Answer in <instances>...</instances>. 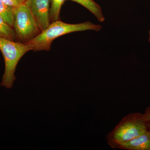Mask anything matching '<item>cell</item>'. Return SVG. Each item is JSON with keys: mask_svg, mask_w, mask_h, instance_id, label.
<instances>
[{"mask_svg": "<svg viewBox=\"0 0 150 150\" xmlns=\"http://www.w3.org/2000/svg\"><path fill=\"white\" fill-rule=\"evenodd\" d=\"M150 129V121L144 113H129L107 134L108 144L112 149H118L121 144L139 137Z\"/></svg>", "mask_w": 150, "mask_h": 150, "instance_id": "obj_1", "label": "cell"}, {"mask_svg": "<svg viewBox=\"0 0 150 150\" xmlns=\"http://www.w3.org/2000/svg\"><path fill=\"white\" fill-rule=\"evenodd\" d=\"M101 25L86 21L77 24H70L60 20L51 22L48 27L27 43L32 48V51H49L51 44L55 39L62 35L71 33L88 30L99 31Z\"/></svg>", "mask_w": 150, "mask_h": 150, "instance_id": "obj_2", "label": "cell"}, {"mask_svg": "<svg viewBox=\"0 0 150 150\" xmlns=\"http://www.w3.org/2000/svg\"><path fill=\"white\" fill-rule=\"evenodd\" d=\"M0 51L5 63L4 72L1 86L6 88L11 89L16 79L15 74L18 64L25 54L32 51V48L27 43L0 37Z\"/></svg>", "mask_w": 150, "mask_h": 150, "instance_id": "obj_3", "label": "cell"}, {"mask_svg": "<svg viewBox=\"0 0 150 150\" xmlns=\"http://www.w3.org/2000/svg\"><path fill=\"white\" fill-rule=\"evenodd\" d=\"M13 28L19 42L27 43L41 32L25 4L15 9Z\"/></svg>", "mask_w": 150, "mask_h": 150, "instance_id": "obj_4", "label": "cell"}, {"mask_svg": "<svg viewBox=\"0 0 150 150\" xmlns=\"http://www.w3.org/2000/svg\"><path fill=\"white\" fill-rule=\"evenodd\" d=\"M25 4L30 11L41 31L46 29L51 23L50 0H27Z\"/></svg>", "mask_w": 150, "mask_h": 150, "instance_id": "obj_5", "label": "cell"}, {"mask_svg": "<svg viewBox=\"0 0 150 150\" xmlns=\"http://www.w3.org/2000/svg\"><path fill=\"white\" fill-rule=\"evenodd\" d=\"M118 149L126 150H150V129L139 137L121 144Z\"/></svg>", "mask_w": 150, "mask_h": 150, "instance_id": "obj_6", "label": "cell"}, {"mask_svg": "<svg viewBox=\"0 0 150 150\" xmlns=\"http://www.w3.org/2000/svg\"><path fill=\"white\" fill-rule=\"evenodd\" d=\"M79 4L88 10L100 22L104 21L105 17L101 8L93 0H70Z\"/></svg>", "mask_w": 150, "mask_h": 150, "instance_id": "obj_7", "label": "cell"}, {"mask_svg": "<svg viewBox=\"0 0 150 150\" xmlns=\"http://www.w3.org/2000/svg\"><path fill=\"white\" fill-rule=\"evenodd\" d=\"M0 37L13 41H16V35L13 28L7 23L1 16H0Z\"/></svg>", "mask_w": 150, "mask_h": 150, "instance_id": "obj_8", "label": "cell"}, {"mask_svg": "<svg viewBox=\"0 0 150 150\" xmlns=\"http://www.w3.org/2000/svg\"><path fill=\"white\" fill-rule=\"evenodd\" d=\"M14 10L15 9L6 4L2 0H0V16L13 28Z\"/></svg>", "mask_w": 150, "mask_h": 150, "instance_id": "obj_9", "label": "cell"}, {"mask_svg": "<svg viewBox=\"0 0 150 150\" xmlns=\"http://www.w3.org/2000/svg\"><path fill=\"white\" fill-rule=\"evenodd\" d=\"M66 0H50L49 16L51 22L60 20L61 8Z\"/></svg>", "mask_w": 150, "mask_h": 150, "instance_id": "obj_10", "label": "cell"}, {"mask_svg": "<svg viewBox=\"0 0 150 150\" xmlns=\"http://www.w3.org/2000/svg\"><path fill=\"white\" fill-rule=\"evenodd\" d=\"M5 4L14 9L24 4L27 0H2Z\"/></svg>", "mask_w": 150, "mask_h": 150, "instance_id": "obj_11", "label": "cell"}, {"mask_svg": "<svg viewBox=\"0 0 150 150\" xmlns=\"http://www.w3.org/2000/svg\"><path fill=\"white\" fill-rule=\"evenodd\" d=\"M145 115L150 121V106L146 109L144 112Z\"/></svg>", "mask_w": 150, "mask_h": 150, "instance_id": "obj_12", "label": "cell"}, {"mask_svg": "<svg viewBox=\"0 0 150 150\" xmlns=\"http://www.w3.org/2000/svg\"><path fill=\"white\" fill-rule=\"evenodd\" d=\"M149 41L150 43V30H149Z\"/></svg>", "mask_w": 150, "mask_h": 150, "instance_id": "obj_13", "label": "cell"}]
</instances>
